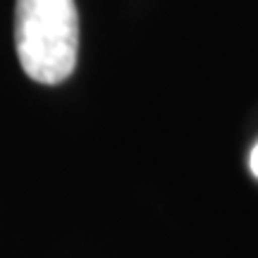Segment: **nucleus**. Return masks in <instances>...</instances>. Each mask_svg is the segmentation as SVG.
<instances>
[{"label": "nucleus", "mask_w": 258, "mask_h": 258, "mask_svg": "<svg viewBox=\"0 0 258 258\" xmlns=\"http://www.w3.org/2000/svg\"><path fill=\"white\" fill-rule=\"evenodd\" d=\"M15 46L22 70L38 84H60L77 67L79 15L74 0H17Z\"/></svg>", "instance_id": "obj_1"}, {"label": "nucleus", "mask_w": 258, "mask_h": 258, "mask_svg": "<svg viewBox=\"0 0 258 258\" xmlns=\"http://www.w3.org/2000/svg\"><path fill=\"white\" fill-rule=\"evenodd\" d=\"M249 167H251V172L258 177V144L253 146V151H251V158H249Z\"/></svg>", "instance_id": "obj_2"}]
</instances>
